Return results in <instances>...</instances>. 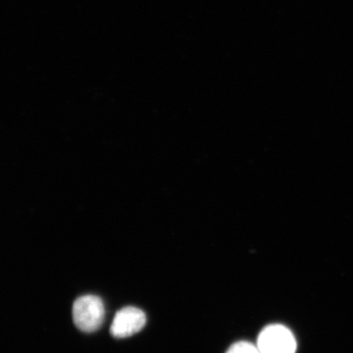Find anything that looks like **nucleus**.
<instances>
[{
	"mask_svg": "<svg viewBox=\"0 0 353 353\" xmlns=\"http://www.w3.org/2000/svg\"><path fill=\"white\" fill-rule=\"evenodd\" d=\"M145 312L137 307H125L116 313L110 332L114 338H129L145 326Z\"/></svg>",
	"mask_w": 353,
	"mask_h": 353,
	"instance_id": "nucleus-3",
	"label": "nucleus"
},
{
	"mask_svg": "<svg viewBox=\"0 0 353 353\" xmlns=\"http://www.w3.org/2000/svg\"><path fill=\"white\" fill-rule=\"evenodd\" d=\"M104 316L105 309L99 296H83L74 303V323L77 328L85 333H92L101 328Z\"/></svg>",
	"mask_w": 353,
	"mask_h": 353,
	"instance_id": "nucleus-1",
	"label": "nucleus"
},
{
	"mask_svg": "<svg viewBox=\"0 0 353 353\" xmlns=\"http://www.w3.org/2000/svg\"><path fill=\"white\" fill-rule=\"evenodd\" d=\"M257 347L261 353H296V341L289 328L281 324H272L260 332Z\"/></svg>",
	"mask_w": 353,
	"mask_h": 353,
	"instance_id": "nucleus-2",
	"label": "nucleus"
},
{
	"mask_svg": "<svg viewBox=\"0 0 353 353\" xmlns=\"http://www.w3.org/2000/svg\"><path fill=\"white\" fill-rule=\"evenodd\" d=\"M226 353H261L259 352L256 345L248 343V341H239L234 343L231 347L228 350Z\"/></svg>",
	"mask_w": 353,
	"mask_h": 353,
	"instance_id": "nucleus-4",
	"label": "nucleus"
}]
</instances>
